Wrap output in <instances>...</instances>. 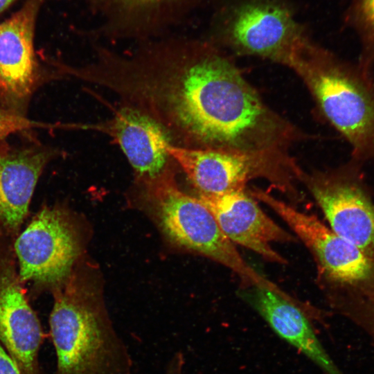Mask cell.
<instances>
[{
    "instance_id": "cell-15",
    "label": "cell",
    "mask_w": 374,
    "mask_h": 374,
    "mask_svg": "<svg viewBox=\"0 0 374 374\" xmlns=\"http://www.w3.org/2000/svg\"><path fill=\"white\" fill-rule=\"evenodd\" d=\"M331 304L359 327L374 345V283L336 296Z\"/></svg>"
},
{
    "instance_id": "cell-13",
    "label": "cell",
    "mask_w": 374,
    "mask_h": 374,
    "mask_svg": "<svg viewBox=\"0 0 374 374\" xmlns=\"http://www.w3.org/2000/svg\"><path fill=\"white\" fill-rule=\"evenodd\" d=\"M40 0H28L0 23V94L10 103L29 97L37 78L35 22Z\"/></svg>"
},
{
    "instance_id": "cell-8",
    "label": "cell",
    "mask_w": 374,
    "mask_h": 374,
    "mask_svg": "<svg viewBox=\"0 0 374 374\" xmlns=\"http://www.w3.org/2000/svg\"><path fill=\"white\" fill-rule=\"evenodd\" d=\"M360 162L303 175L330 228L374 261V205L359 172Z\"/></svg>"
},
{
    "instance_id": "cell-3",
    "label": "cell",
    "mask_w": 374,
    "mask_h": 374,
    "mask_svg": "<svg viewBox=\"0 0 374 374\" xmlns=\"http://www.w3.org/2000/svg\"><path fill=\"white\" fill-rule=\"evenodd\" d=\"M141 184L157 222L173 242L231 269L240 278L243 287L257 286L282 292L280 287L243 258L209 209L197 197L180 189L175 172Z\"/></svg>"
},
{
    "instance_id": "cell-7",
    "label": "cell",
    "mask_w": 374,
    "mask_h": 374,
    "mask_svg": "<svg viewBox=\"0 0 374 374\" xmlns=\"http://www.w3.org/2000/svg\"><path fill=\"white\" fill-rule=\"evenodd\" d=\"M15 238L0 224V343L21 374H44L39 362L44 332L19 276Z\"/></svg>"
},
{
    "instance_id": "cell-11",
    "label": "cell",
    "mask_w": 374,
    "mask_h": 374,
    "mask_svg": "<svg viewBox=\"0 0 374 374\" xmlns=\"http://www.w3.org/2000/svg\"><path fill=\"white\" fill-rule=\"evenodd\" d=\"M240 296L280 339L303 354L324 374H344L324 348L312 323V319L323 321L320 310L257 286L243 287Z\"/></svg>"
},
{
    "instance_id": "cell-20",
    "label": "cell",
    "mask_w": 374,
    "mask_h": 374,
    "mask_svg": "<svg viewBox=\"0 0 374 374\" xmlns=\"http://www.w3.org/2000/svg\"><path fill=\"white\" fill-rule=\"evenodd\" d=\"M184 364L183 353H175L167 363L164 374H182Z\"/></svg>"
},
{
    "instance_id": "cell-12",
    "label": "cell",
    "mask_w": 374,
    "mask_h": 374,
    "mask_svg": "<svg viewBox=\"0 0 374 374\" xmlns=\"http://www.w3.org/2000/svg\"><path fill=\"white\" fill-rule=\"evenodd\" d=\"M168 152L198 194L220 195L245 190L247 183L256 178L265 179L271 186L283 190L280 179L270 169L247 156L173 145L168 148Z\"/></svg>"
},
{
    "instance_id": "cell-19",
    "label": "cell",
    "mask_w": 374,
    "mask_h": 374,
    "mask_svg": "<svg viewBox=\"0 0 374 374\" xmlns=\"http://www.w3.org/2000/svg\"><path fill=\"white\" fill-rule=\"evenodd\" d=\"M0 374H21L15 362L1 343Z\"/></svg>"
},
{
    "instance_id": "cell-10",
    "label": "cell",
    "mask_w": 374,
    "mask_h": 374,
    "mask_svg": "<svg viewBox=\"0 0 374 374\" xmlns=\"http://www.w3.org/2000/svg\"><path fill=\"white\" fill-rule=\"evenodd\" d=\"M197 198L234 244L250 249L267 261L287 264L272 244L293 242L296 238L265 214L247 189L220 195L198 194Z\"/></svg>"
},
{
    "instance_id": "cell-4",
    "label": "cell",
    "mask_w": 374,
    "mask_h": 374,
    "mask_svg": "<svg viewBox=\"0 0 374 374\" xmlns=\"http://www.w3.org/2000/svg\"><path fill=\"white\" fill-rule=\"evenodd\" d=\"M213 42L240 55L290 67L313 40L288 0H225L217 12Z\"/></svg>"
},
{
    "instance_id": "cell-21",
    "label": "cell",
    "mask_w": 374,
    "mask_h": 374,
    "mask_svg": "<svg viewBox=\"0 0 374 374\" xmlns=\"http://www.w3.org/2000/svg\"><path fill=\"white\" fill-rule=\"evenodd\" d=\"M15 0H0V12L6 9Z\"/></svg>"
},
{
    "instance_id": "cell-5",
    "label": "cell",
    "mask_w": 374,
    "mask_h": 374,
    "mask_svg": "<svg viewBox=\"0 0 374 374\" xmlns=\"http://www.w3.org/2000/svg\"><path fill=\"white\" fill-rule=\"evenodd\" d=\"M21 280L29 286V298L64 283L79 255L78 233L68 213L44 205L14 242Z\"/></svg>"
},
{
    "instance_id": "cell-14",
    "label": "cell",
    "mask_w": 374,
    "mask_h": 374,
    "mask_svg": "<svg viewBox=\"0 0 374 374\" xmlns=\"http://www.w3.org/2000/svg\"><path fill=\"white\" fill-rule=\"evenodd\" d=\"M51 154L35 148L0 153V224L15 237Z\"/></svg>"
},
{
    "instance_id": "cell-6",
    "label": "cell",
    "mask_w": 374,
    "mask_h": 374,
    "mask_svg": "<svg viewBox=\"0 0 374 374\" xmlns=\"http://www.w3.org/2000/svg\"><path fill=\"white\" fill-rule=\"evenodd\" d=\"M249 193L289 226L312 253L321 273L328 280L342 285L346 292L374 283V261L317 216L299 211L260 188H253Z\"/></svg>"
},
{
    "instance_id": "cell-9",
    "label": "cell",
    "mask_w": 374,
    "mask_h": 374,
    "mask_svg": "<svg viewBox=\"0 0 374 374\" xmlns=\"http://www.w3.org/2000/svg\"><path fill=\"white\" fill-rule=\"evenodd\" d=\"M87 128L103 132L114 139L141 184L175 172L178 167L168 152L172 143L164 129L132 105L121 103L110 118Z\"/></svg>"
},
{
    "instance_id": "cell-16",
    "label": "cell",
    "mask_w": 374,
    "mask_h": 374,
    "mask_svg": "<svg viewBox=\"0 0 374 374\" xmlns=\"http://www.w3.org/2000/svg\"><path fill=\"white\" fill-rule=\"evenodd\" d=\"M350 20L360 41L357 64L364 71L372 73L374 67V0H355Z\"/></svg>"
},
{
    "instance_id": "cell-1",
    "label": "cell",
    "mask_w": 374,
    "mask_h": 374,
    "mask_svg": "<svg viewBox=\"0 0 374 374\" xmlns=\"http://www.w3.org/2000/svg\"><path fill=\"white\" fill-rule=\"evenodd\" d=\"M51 294L49 331L56 355L55 374H132V356L99 291L73 270Z\"/></svg>"
},
{
    "instance_id": "cell-17",
    "label": "cell",
    "mask_w": 374,
    "mask_h": 374,
    "mask_svg": "<svg viewBox=\"0 0 374 374\" xmlns=\"http://www.w3.org/2000/svg\"><path fill=\"white\" fill-rule=\"evenodd\" d=\"M39 127L46 125L10 111L0 109V144L14 133Z\"/></svg>"
},
{
    "instance_id": "cell-18",
    "label": "cell",
    "mask_w": 374,
    "mask_h": 374,
    "mask_svg": "<svg viewBox=\"0 0 374 374\" xmlns=\"http://www.w3.org/2000/svg\"><path fill=\"white\" fill-rule=\"evenodd\" d=\"M123 10L132 12L145 11L159 8L175 0H106Z\"/></svg>"
},
{
    "instance_id": "cell-2",
    "label": "cell",
    "mask_w": 374,
    "mask_h": 374,
    "mask_svg": "<svg viewBox=\"0 0 374 374\" xmlns=\"http://www.w3.org/2000/svg\"><path fill=\"white\" fill-rule=\"evenodd\" d=\"M323 118L349 143L353 159H374V78L371 73L312 42L290 66Z\"/></svg>"
}]
</instances>
